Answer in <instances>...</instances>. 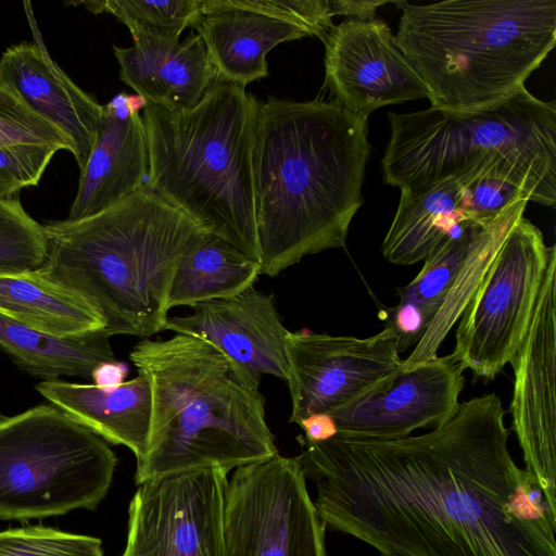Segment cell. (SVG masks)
<instances>
[{
	"label": "cell",
	"instance_id": "cell-1",
	"mask_svg": "<svg viewBox=\"0 0 556 556\" xmlns=\"http://www.w3.org/2000/svg\"><path fill=\"white\" fill-rule=\"evenodd\" d=\"M500 396L459 404L419 435L298 437L332 530L381 556H556V510L508 450Z\"/></svg>",
	"mask_w": 556,
	"mask_h": 556
},
{
	"label": "cell",
	"instance_id": "cell-2",
	"mask_svg": "<svg viewBox=\"0 0 556 556\" xmlns=\"http://www.w3.org/2000/svg\"><path fill=\"white\" fill-rule=\"evenodd\" d=\"M368 117L336 100L258 104L253 177L261 274L345 245L364 203Z\"/></svg>",
	"mask_w": 556,
	"mask_h": 556
},
{
	"label": "cell",
	"instance_id": "cell-3",
	"mask_svg": "<svg viewBox=\"0 0 556 556\" xmlns=\"http://www.w3.org/2000/svg\"><path fill=\"white\" fill-rule=\"evenodd\" d=\"M42 227L37 273L96 311L111 337L141 338L165 330L178 263L205 231L148 184L92 216Z\"/></svg>",
	"mask_w": 556,
	"mask_h": 556
},
{
	"label": "cell",
	"instance_id": "cell-4",
	"mask_svg": "<svg viewBox=\"0 0 556 556\" xmlns=\"http://www.w3.org/2000/svg\"><path fill=\"white\" fill-rule=\"evenodd\" d=\"M151 389L147 450L137 485L208 467L229 472L278 454L260 383L205 340L144 339L129 354Z\"/></svg>",
	"mask_w": 556,
	"mask_h": 556
},
{
	"label": "cell",
	"instance_id": "cell-5",
	"mask_svg": "<svg viewBox=\"0 0 556 556\" xmlns=\"http://www.w3.org/2000/svg\"><path fill=\"white\" fill-rule=\"evenodd\" d=\"M402 10L396 46L431 106L473 112L525 89L556 43V0H445Z\"/></svg>",
	"mask_w": 556,
	"mask_h": 556
},
{
	"label": "cell",
	"instance_id": "cell-6",
	"mask_svg": "<svg viewBox=\"0 0 556 556\" xmlns=\"http://www.w3.org/2000/svg\"><path fill=\"white\" fill-rule=\"evenodd\" d=\"M260 101L215 79L179 112L148 103V186L203 230L260 263L253 146ZM261 264V263H260Z\"/></svg>",
	"mask_w": 556,
	"mask_h": 556
},
{
	"label": "cell",
	"instance_id": "cell-7",
	"mask_svg": "<svg viewBox=\"0 0 556 556\" xmlns=\"http://www.w3.org/2000/svg\"><path fill=\"white\" fill-rule=\"evenodd\" d=\"M391 136L381 160L383 182L415 189L483 170L522 188L529 201L556 202V103L526 88L473 112L430 106L389 113Z\"/></svg>",
	"mask_w": 556,
	"mask_h": 556
},
{
	"label": "cell",
	"instance_id": "cell-8",
	"mask_svg": "<svg viewBox=\"0 0 556 556\" xmlns=\"http://www.w3.org/2000/svg\"><path fill=\"white\" fill-rule=\"evenodd\" d=\"M117 458L108 442L52 404L0 417V519L96 509Z\"/></svg>",
	"mask_w": 556,
	"mask_h": 556
},
{
	"label": "cell",
	"instance_id": "cell-9",
	"mask_svg": "<svg viewBox=\"0 0 556 556\" xmlns=\"http://www.w3.org/2000/svg\"><path fill=\"white\" fill-rule=\"evenodd\" d=\"M549 253L542 231L522 216L458 319L451 356L464 369L494 379L510 363L527 333Z\"/></svg>",
	"mask_w": 556,
	"mask_h": 556
},
{
	"label": "cell",
	"instance_id": "cell-10",
	"mask_svg": "<svg viewBox=\"0 0 556 556\" xmlns=\"http://www.w3.org/2000/svg\"><path fill=\"white\" fill-rule=\"evenodd\" d=\"M325 529L298 457L236 468L226 490L228 556H327Z\"/></svg>",
	"mask_w": 556,
	"mask_h": 556
},
{
	"label": "cell",
	"instance_id": "cell-11",
	"mask_svg": "<svg viewBox=\"0 0 556 556\" xmlns=\"http://www.w3.org/2000/svg\"><path fill=\"white\" fill-rule=\"evenodd\" d=\"M227 473L208 467L139 484L122 556H228Z\"/></svg>",
	"mask_w": 556,
	"mask_h": 556
},
{
	"label": "cell",
	"instance_id": "cell-12",
	"mask_svg": "<svg viewBox=\"0 0 556 556\" xmlns=\"http://www.w3.org/2000/svg\"><path fill=\"white\" fill-rule=\"evenodd\" d=\"M285 349L293 424L330 414L403 366L397 338L388 328L368 338L289 331Z\"/></svg>",
	"mask_w": 556,
	"mask_h": 556
},
{
	"label": "cell",
	"instance_id": "cell-13",
	"mask_svg": "<svg viewBox=\"0 0 556 556\" xmlns=\"http://www.w3.org/2000/svg\"><path fill=\"white\" fill-rule=\"evenodd\" d=\"M511 426L525 469L556 510V247H551L527 333L510 361Z\"/></svg>",
	"mask_w": 556,
	"mask_h": 556
},
{
	"label": "cell",
	"instance_id": "cell-14",
	"mask_svg": "<svg viewBox=\"0 0 556 556\" xmlns=\"http://www.w3.org/2000/svg\"><path fill=\"white\" fill-rule=\"evenodd\" d=\"M380 18H346L325 34V87L348 111L368 117L375 110L428 98L420 76Z\"/></svg>",
	"mask_w": 556,
	"mask_h": 556
},
{
	"label": "cell",
	"instance_id": "cell-15",
	"mask_svg": "<svg viewBox=\"0 0 556 556\" xmlns=\"http://www.w3.org/2000/svg\"><path fill=\"white\" fill-rule=\"evenodd\" d=\"M464 368L451 354L403 367L375 388L328 414L337 433L401 439L435 428L457 413Z\"/></svg>",
	"mask_w": 556,
	"mask_h": 556
},
{
	"label": "cell",
	"instance_id": "cell-16",
	"mask_svg": "<svg viewBox=\"0 0 556 556\" xmlns=\"http://www.w3.org/2000/svg\"><path fill=\"white\" fill-rule=\"evenodd\" d=\"M165 330L211 343L260 383L263 375L287 382L283 326L271 294L254 286L229 298L193 306L186 316L167 319Z\"/></svg>",
	"mask_w": 556,
	"mask_h": 556
},
{
	"label": "cell",
	"instance_id": "cell-17",
	"mask_svg": "<svg viewBox=\"0 0 556 556\" xmlns=\"http://www.w3.org/2000/svg\"><path fill=\"white\" fill-rule=\"evenodd\" d=\"M0 83L67 138L81 172L97 140L103 105L65 74L41 40L13 45L2 53Z\"/></svg>",
	"mask_w": 556,
	"mask_h": 556
},
{
	"label": "cell",
	"instance_id": "cell-18",
	"mask_svg": "<svg viewBox=\"0 0 556 556\" xmlns=\"http://www.w3.org/2000/svg\"><path fill=\"white\" fill-rule=\"evenodd\" d=\"M128 29L134 46H113L121 79L150 104L174 112L194 106L216 79L201 36L180 41L139 25Z\"/></svg>",
	"mask_w": 556,
	"mask_h": 556
},
{
	"label": "cell",
	"instance_id": "cell-19",
	"mask_svg": "<svg viewBox=\"0 0 556 556\" xmlns=\"http://www.w3.org/2000/svg\"><path fill=\"white\" fill-rule=\"evenodd\" d=\"M125 92L103 105L97 140L80 172L67 220L102 212L140 190L149 175L147 135L139 114H130Z\"/></svg>",
	"mask_w": 556,
	"mask_h": 556
},
{
	"label": "cell",
	"instance_id": "cell-20",
	"mask_svg": "<svg viewBox=\"0 0 556 556\" xmlns=\"http://www.w3.org/2000/svg\"><path fill=\"white\" fill-rule=\"evenodd\" d=\"M201 13L192 28L205 45L216 78L244 88L268 76L266 56L273 48L311 36L298 24L228 0H201Z\"/></svg>",
	"mask_w": 556,
	"mask_h": 556
},
{
	"label": "cell",
	"instance_id": "cell-21",
	"mask_svg": "<svg viewBox=\"0 0 556 556\" xmlns=\"http://www.w3.org/2000/svg\"><path fill=\"white\" fill-rule=\"evenodd\" d=\"M35 388L50 404L106 442L128 447L137 460L143 457L151 418V389L143 374L113 388L61 379L40 381Z\"/></svg>",
	"mask_w": 556,
	"mask_h": 556
},
{
	"label": "cell",
	"instance_id": "cell-22",
	"mask_svg": "<svg viewBox=\"0 0 556 556\" xmlns=\"http://www.w3.org/2000/svg\"><path fill=\"white\" fill-rule=\"evenodd\" d=\"M459 187L456 177H447L400 189V202L381 247L383 257L397 265L425 261L466 220L458 211Z\"/></svg>",
	"mask_w": 556,
	"mask_h": 556
},
{
	"label": "cell",
	"instance_id": "cell-23",
	"mask_svg": "<svg viewBox=\"0 0 556 556\" xmlns=\"http://www.w3.org/2000/svg\"><path fill=\"white\" fill-rule=\"evenodd\" d=\"M111 334L99 329L60 338L0 315V349L22 371L42 379L91 378L103 363L116 362Z\"/></svg>",
	"mask_w": 556,
	"mask_h": 556
},
{
	"label": "cell",
	"instance_id": "cell-24",
	"mask_svg": "<svg viewBox=\"0 0 556 556\" xmlns=\"http://www.w3.org/2000/svg\"><path fill=\"white\" fill-rule=\"evenodd\" d=\"M261 264L224 239L203 231L178 263L168 307H191L233 296L254 286Z\"/></svg>",
	"mask_w": 556,
	"mask_h": 556
},
{
	"label": "cell",
	"instance_id": "cell-25",
	"mask_svg": "<svg viewBox=\"0 0 556 556\" xmlns=\"http://www.w3.org/2000/svg\"><path fill=\"white\" fill-rule=\"evenodd\" d=\"M0 315L60 338L104 328L96 311L46 281L37 269L0 274Z\"/></svg>",
	"mask_w": 556,
	"mask_h": 556
},
{
	"label": "cell",
	"instance_id": "cell-26",
	"mask_svg": "<svg viewBox=\"0 0 556 556\" xmlns=\"http://www.w3.org/2000/svg\"><path fill=\"white\" fill-rule=\"evenodd\" d=\"M528 202L527 198L516 200L493 220L478 228L445 300L413 352L403 359V367L438 356L441 344L460 318L506 236L523 216Z\"/></svg>",
	"mask_w": 556,
	"mask_h": 556
},
{
	"label": "cell",
	"instance_id": "cell-27",
	"mask_svg": "<svg viewBox=\"0 0 556 556\" xmlns=\"http://www.w3.org/2000/svg\"><path fill=\"white\" fill-rule=\"evenodd\" d=\"M479 227L481 226L469 220L459 223L425 260L417 276L399 289V303L417 308L431 324L456 278Z\"/></svg>",
	"mask_w": 556,
	"mask_h": 556
},
{
	"label": "cell",
	"instance_id": "cell-28",
	"mask_svg": "<svg viewBox=\"0 0 556 556\" xmlns=\"http://www.w3.org/2000/svg\"><path fill=\"white\" fill-rule=\"evenodd\" d=\"M46 256L42 225L26 213L16 197L0 199V274L36 270Z\"/></svg>",
	"mask_w": 556,
	"mask_h": 556
},
{
	"label": "cell",
	"instance_id": "cell-29",
	"mask_svg": "<svg viewBox=\"0 0 556 556\" xmlns=\"http://www.w3.org/2000/svg\"><path fill=\"white\" fill-rule=\"evenodd\" d=\"M73 4H83L94 14L110 13L127 27L139 25L178 39L202 15L201 0H90Z\"/></svg>",
	"mask_w": 556,
	"mask_h": 556
},
{
	"label": "cell",
	"instance_id": "cell-30",
	"mask_svg": "<svg viewBox=\"0 0 556 556\" xmlns=\"http://www.w3.org/2000/svg\"><path fill=\"white\" fill-rule=\"evenodd\" d=\"M0 556H103L100 539L34 526L0 531Z\"/></svg>",
	"mask_w": 556,
	"mask_h": 556
},
{
	"label": "cell",
	"instance_id": "cell-31",
	"mask_svg": "<svg viewBox=\"0 0 556 556\" xmlns=\"http://www.w3.org/2000/svg\"><path fill=\"white\" fill-rule=\"evenodd\" d=\"M459 181L458 211L466 220L484 226L528 193L510 180L483 170L455 176Z\"/></svg>",
	"mask_w": 556,
	"mask_h": 556
},
{
	"label": "cell",
	"instance_id": "cell-32",
	"mask_svg": "<svg viewBox=\"0 0 556 556\" xmlns=\"http://www.w3.org/2000/svg\"><path fill=\"white\" fill-rule=\"evenodd\" d=\"M34 144L71 151L67 138L0 83V147Z\"/></svg>",
	"mask_w": 556,
	"mask_h": 556
},
{
	"label": "cell",
	"instance_id": "cell-33",
	"mask_svg": "<svg viewBox=\"0 0 556 556\" xmlns=\"http://www.w3.org/2000/svg\"><path fill=\"white\" fill-rule=\"evenodd\" d=\"M56 151L48 146L0 147V199L15 198L22 189L36 186Z\"/></svg>",
	"mask_w": 556,
	"mask_h": 556
},
{
	"label": "cell",
	"instance_id": "cell-34",
	"mask_svg": "<svg viewBox=\"0 0 556 556\" xmlns=\"http://www.w3.org/2000/svg\"><path fill=\"white\" fill-rule=\"evenodd\" d=\"M232 5L271 14L305 28L320 40L338 15L334 0H228Z\"/></svg>",
	"mask_w": 556,
	"mask_h": 556
},
{
	"label": "cell",
	"instance_id": "cell-35",
	"mask_svg": "<svg viewBox=\"0 0 556 556\" xmlns=\"http://www.w3.org/2000/svg\"><path fill=\"white\" fill-rule=\"evenodd\" d=\"M298 425L304 432L302 437L312 442H321L337 434L333 420L326 414L311 415L302 419Z\"/></svg>",
	"mask_w": 556,
	"mask_h": 556
},
{
	"label": "cell",
	"instance_id": "cell-36",
	"mask_svg": "<svg viewBox=\"0 0 556 556\" xmlns=\"http://www.w3.org/2000/svg\"><path fill=\"white\" fill-rule=\"evenodd\" d=\"M128 367L121 362H110L99 365L91 374L92 384L101 388H113L124 382Z\"/></svg>",
	"mask_w": 556,
	"mask_h": 556
},
{
	"label": "cell",
	"instance_id": "cell-37",
	"mask_svg": "<svg viewBox=\"0 0 556 556\" xmlns=\"http://www.w3.org/2000/svg\"><path fill=\"white\" fill-rule=\"evenodd\" d=\"M147 104V100L138 93L127 94L126 97V105L130 114H139V111L144 109Z\"/></svg>",
	"mask_w": 556,
	"mask_h": 556
},
{
	"label": "cell",
	"instance_id": "cell-38",
	"mask_svg": "<svg viewBox=\"0 0 556 556\" xmlns=\"http://www.w3.org/2000/svg\"><path fill=\"white\" fill-rule=\"evenodd\" d=\"M0 417H1V414H0Z\"/></svg>",
	"mask_w": 556,
	"mask_h": 556
}]
</instances>
